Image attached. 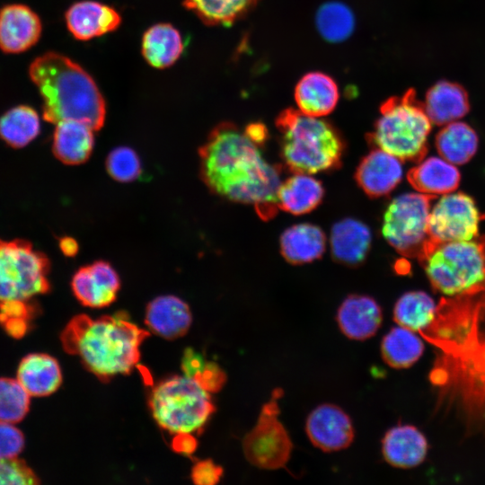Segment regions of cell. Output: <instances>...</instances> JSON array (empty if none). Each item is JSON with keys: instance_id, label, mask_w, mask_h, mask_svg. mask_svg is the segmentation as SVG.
I'll return each instance as SVG.
<instances>
[{"instance_id": "2", "label": "cell", "mask_w": 485, "mask_h": 485, "mask_svg": "<svg viewBox=\"0 0 485 485\" xmlns=\"http://www.w3.org/2000/svg\"><path fill=\"white\" fill-rule=\"evenodd\" d=\"M429 378L468 428H485V301L439 349Z\"/></svg>"}, {"instance_id": "35", "label": "cell", "mask_w": 485, "mask_h": 485, "mask_svg": "<svg viewBox=\"0 0 485 485\" xmlns=\"http://www.w3.org/2000/svg\"><path fill=\"white\" fill-rule=\"evenodd\" d=\"M316 26L328 41L340 42L349 37L355 27V18L350 9L339 2L322 4L316 13Z\"/></svg>"}, {"instance_id": "36", "label": "cell", "mask_w": 485, "mask_h": 485, "mask_svg": "<svg viewBox=\"0 0 485 485\" xmlns=\"http://www.w3.org/2000/svg\"><path fill=\"white\" fill-rule=\"evenodd\" d=\"M30 396L17 379L0 378V422L21 421L29 410Z\"/></svg>"}, {"instance_id": "30", "label": "cell", "mask_w": 485, "mask_h": 485, "mask_svg": "<svg viewBox=\"0 0 485 485\" xmlns=\"http://www.w3.org/2000/svg\"><path fill=\"white\" fill-rule=\"evenodd\" d=\"M435 145L440 156L454 165L468 163L476 154L479 137L467 123L454 121L442 126Z\"/></svg>"}, {"instance_id": "34", "label": "cell", "mask_w": 485, "mask_h": 485, "mask_svg": "<svg viewBox=\"0 0 485 485\" xmlns=\"http://www.w3.org/2000/svg\"><path fill=\"white\" fill-rule=\"evenodd\" d=\"M257 0H184V6L207 25H229L247 13Z\"/></svg>"}, {"instance_id": "11", "label": "cell", "mask_w": 485, "mask_h": 485, "mask_svg": "<svg viewBox=\"0 0 485 485\" xmlns=\"http://www.w3.org/2000/svg\"><path fill=\"white\" fill-rule=\"evenodd\" d=\"M283 392L280 388L272 392L270 400L261 407L256 425L242 440L247 461L260 469L283 468L291 455L292 441L278 419V401Z\"/></svg>"}, {"instance_id": "28", "label": "cell", "mask_w": 485, "mask_h": 485, "mask_svg": "<svg viewBox=\"0 0 485 485\" xmlns=\"http://www.w3.org/2000/svg\"><path fill=\"white\" fill-rule=\"evenodd\" d=\"M326 246V237L321 228L303 223L292 225L281 235L280 249L291 263L302 264L320 258Z\"/></svg>"}, {"instance_id": "13", "label": "cell", "mask_w": 485, "mask_h": 485, "mask_svg": "<svg viewBox=\"0 0 485 485\" xmlns=\"http://www.w3.org/2000/svg\"><path fill=\"white\" fill-rule=\"evenodd\" d=\"M306 434L312 444L323 452H335L348 447L355 432L349 416L334 404H322L308 416Z\"/></svg>"}, {"instance_id": "23", "label": "cell", "mask_w": 485, "mask_h": 485, "mask_svg": "<svg viewBox=\"0 0 485 485\" xmlns=\"http://www.w3.org/2000/svg\"><path fill=\"white\" fill-rule=\"evenodd\" d=\"M460 179L454 164L435 156L423 158L408 172V181L418 192L435 197L454 192Z\"/></svg>"}, {"instance_id": "16", "label": "cell", "mask_w": 485, "mask_h": 485, "mask_svg": "<svg viewBox=\"0 0 485 485\" xmlns=\"http://www.w3.org/2000/svg\"><path fill=\"white\" fill-rule=\"evenodd\" d=\"M70 33L79 40H89L115 31L121 22L119 13L112 7L96 1H80L66 12Z\"/></svg>"}, {"instance_id": "6", "label": "cell", "mask_w": 485, "mask_h": 485, "mask_svg": "<svg viewBox=\"0 0 485 485\" xmlns=\"http://www.w3.org/2000/svg\"><path fill=\"white\" fill-rule=\"evenodd\" d=\"M282 155L294 172L313 174L335 167L343 145L334 128L321 117L287 109L277 119Z\"/></svg>"}, {"instance_id": "20", "label": "cell", "mask_w": 485, "mask_h": 485, "mask_svg": "<svg viewBox=\"0 0 485 485\" xmlns=\"http://www.w3.org/2000/svg\"><path fill=\"white\" fill-rule=\"evenodd\" d=\"M422 103L432 124L437 126L457 121L470 110L469 95L464 87L446 80L429 87Z\"/></svg>"}, {"instance_id": "10", "label": "cell", "mask_w": 485, "mask_h": 485, "mask_svg": "<svg viewBox=\"0 0 485 485\" xmlns=\"http://www.w3.org/2000/svg\"><path fill=\"white\" fill-rule=\"evenodd\" d=\"M435 196L420 192L403 193L387 206L382 234L400 254L416 258L424 255L428 244V217Z\"/></svg>"}, {"instance_id": "17", "label": "cell", "mask_w": 485, "mask_h": 485, "mask_svg": "<svg viewBox=\"0 0 485 485\" xmlns=\"http://www.w3.org/2000/svg\"><path fill=\"white\" fill-rule=\"evenodd\" d=\"M401 160L377 147L359 163L356 179L363 190L371 197L390 193L401 181Z\"/></svg>"}, {"instance_id": "15", "label": "cell", "mask_w": 485, "mask_h": 485, "mask_svg": "<svg viewBox=\"0 0 485 485\" xmlns=\"http://www.w3.org/2000/svg\"><path fill=\"white\" fill-rule=\"evenodd\" d=\"M42 24L39 15L21 4L0 9V49L17 54L34 46L40 38Z\"/></svg>"}, {"instance_id": "21", "label": "cell", "mask_w": 485, "mask_h": 485, "mask_svg": "<svg viewBox=\"0 0 485 485\" xmlns=\"http://www.w3.org/2000/svg\"><path fill=\"white\" fill-rule=\"evenodd\" d=\"M192 317L189 305L174 295H162L152 300L146 311L145 322L155 334L174 340L190 329Z\"/></svg>"}, {"instance_id": "45", "label": "cell", "mask_w": 485, "mask_h": 485, "mask_svg": "<svg viewBox=\"0 0 485 485\" xmlns=\"http://www.w3.org/2000/svg\"><path fill=\"white\" fill-rule=\"evenodd\" d=\"M245 132L256 142L260 144L266 137L267 131L261 124H252L247 127Z\"/></svg>"}, {"instance_id": "3", "label": "cell", "mask_w": 485, "mask_h": 485, "mask_svg": "<svg viewBox=\"0 0 485 485\" xmlns=\"http://www.w3.org/2000/svg\"><path fill=\"white\" fill-rule=\"evenodd\" d=\"M148 336L126 313L118 312L97 319L78 314L60 339L66 353L77 356L88 371L106 382L133 370L140 360V346Z\"/></svg>"}, {"instance_id": "19", "label": "cell", "mask_w": 485, "mask_h": 485, "mask_svg": "<svg viewBox=\"0 0 485 485\" xmlns=\"http://www.w3.org/2000/svg\"><path fill=\"white\" fill-rule=\"evenodd\" d=\"M428 443L424 434L412 425H398L390 428L382 440L384 460L392 466L413 468L424 462Z\"/></svg>"}, {"instance_id": "32", "label": "cell", "mask_w": 485, "mask_h": 485, "mask_svg": "<svg viewBox=\"0 0 485 485\" xmlns=\"http://www.w3.org/2000/svg\"><path fill=\"white\" fill-rule=\"evenodd\" d=\"M424 344L417 332L398 326L390 330L381 342L384 361L395 369L408 368L422 356Z\"/></svg>"}, {"instance_id": "1", "label": "cell", "mask_w": 485, "mask_h": 485, "mask_svg": "<svg viewBox=\"0 0 485 485\" xmlns=\"http://www.w3.org/2000/svg\"><path fill=\"white\" fill-rule=\"evenodd\" d=\"M199 157L201 178L214 193L252 205L263 217L276 212L279 170L245 131L227 122L218 125L200 147Z\"/></svg>"}, {"instance_id": "12", "label": "cell", "mask_w": 485, "mask_h": 485, "mask_svg": "<svg viewBox=\"0 0 485 485\" xmlns=\"http://www.w3.org/2000/svg\"><path fill=\"white\" fill-rule=\"evenodd\" d=\"M484 218L471 196L463 192L443 195L430 209L428 248L433 244L479 236L480 223Z\"/></svg>"}, {"instance_id": "29", "label": "cell", "mask_w": 485, "mask_h": 485, "mask_svg": "<svg viewBox=\"0 0 485 485\" xmlns=\"http://www.w3.org/2000/svg\"><path fill=\"white\" fill-rule=\"evenodd\" d=\"M182 38L179 31L169 23L151 26L142 38V55L153 67L171 66L183 51Z\"/></svg>"}, {"instance_id": "4", "label": "cell", "mask_w": 485, "mask_h": 485, "mask_svg": "<svg viewBox=\"0 0 485 485\" xmlns=\"http://www.w3.org/2000/svg\"><path fill=\"white\" fill-rule=\"evenodd\" d=\"M29 75L42 98L43 118L50 123L81 121L102 128L106 104L92 76L69 57L47 52L35 58Z\"/></svg>"}, {"instance_id": "8", "label": "cell", "mask_w": 485, "mask_h": 485, "mask_svg": "<svg viewBox=\"0 0 485 485\" xmlns=\"http://www.w3.org/2000/svg\"><path fill=\"white\" fill-rule=\"evenodd\" d=\"M431 128L423 103L418 101L415 90L409 89L382 104L370 140L401 161L417 163L428 150Z\"/></svg>"}, {"instance_id": "22", "label": "cell", "mask_w": 485, "mask_h": 485, "mask_svg": "<svg viewBox=\"0 0 485 485\" xmlns=\"http://www.w3.org/2000/svg\"><path fill=\"white\" fill-rule=\"evenodd\" d=\"M295 100L303 113L323 117L330 114L338 103V86L331 76L321 72H311L296 84Z\"/></svg>"}, {"instance_id": "9", "label": "cell", "mask_w": 485, "mask_h": 485, "mask_svg": "<svg viewBox=\"0 0 485 485\" xmlns=\"http://www.w3.org/2000/svg\"><path fill=\"white\" fill-rule=\"evenodd\" d=\"M149 407L159 426L174 434L201 428L215 411L209 392L185 375L157 384L151 392Z\"/></svg>"}, {"instance_id": "25", "label": "cell", "mask_w": 485, "mask_h": 485, "mask_svg": "<svg viewBox=\"0 0 485 485\" xmlns=\"http://www.w3.org/2000/svg\"><path fill=\"white\" fill-rule=\"evenodd\" d=\"M370 229L361 221L345 218L337 222L330 235L331 251L340 262L357 265L362 262L371 245Z\"/></svg>"}, {"instance_id": "24", "label": "cell", "mask_w": 485, "mask_h": 485, "mask_svg": "<svg viewBox=\"0 0 485 485\" xmlns=\"http://www.w3.org/2000/svg\"><path fill=\"white\" fill-rule=\"evenodd\" d=\"M93 129L77 120H63L56 124L53 134L54 155L68 165L86 162L94 146Z\"/></svg>"}, {"instance_id": "7", "label": "cell", "mask_w": 485, "mask_h": 485, "mask_svg": "<svg viewBox=\"0 0 485 485\" xmlns=\"http://www.w3.org/2000/svg\"><path fill=\"white\" fill-rule=\"evenodd\" d=\"M419 262L432 288L445 296L485 291V235L430 245Z\"/></svg>"}, {"instance_id": "27", "label": "cell", "mask_w": 485, "mask_h": 485, "mask_svg": "<svg viewBox=\"0 0 485 485\" xmlns=\"http://www.w3.org/2000/svg\"><path fill=\"white\" fill-rule=\"evenodd\" d=\"M323 188L312 174L295 172L281 182L278 194V207L294 215L306 214L322 201Z\"/></svg>"}, {"instance_id": "26", "label": "cell", "mask_w": 485, "mask_h": 485, "mask_svg": "<svg viewBox=\"0 0 485 485\" xmlns=\"http://www.w3.org/2000/svg\"><path fill=\"white\" fill-rule=\"evenodd\" d=\"M17 380L31 396H47L60 386L61 368L58 362L49 355L30 354L20 362Z\"/></svg>"}, {"instance_id": "38", "label": "cell", "mask_w": 485, "mask_h": 485, "mask_svg": "<svg viewBox=\"0 0 485 485\" xmlns=\"http://www.w3.org/2000/svg\"><path fill=\"white\" fill-rule=\"evenodd\" d=\"M40 482L37 475L17 457L0 458V484L2 485H33Z\"/></svg>"}, {"instance_id": "42", "label": "cell", "mask_w": 485, "mask_h": 485, "mask_svg": "<svg viewBox=\"0 0 485 485\" xmlns=\"http://www.w3.org/2000/svg\"><path fill=\"white\" fill-rule=\"evenodd\" d=\"M205 362V358L200 354L189 348L183 353L181 368L185 375L192 378L200 370Z\"/></svg>"}, {"instance_id": "5", "label": "cell", "mask_w": 485, "mask_h": 485, "mask_svg": "<svg viewBox=\"0 0 485 485\" xmlns=\"http://www.w3.org/2000/svg\"><path fill=\"white\" fill-rule=\"evenodd\" d=\"M48 258L25 240L0 239V323L16 339L36 313L33 299L50 289Z\"/></svg>"}, {"instance_id": "33", "label": "cell", "mask_w": 485, "mask_h": 485, "mask_svg": "<svg viewBox=\"0 0 485 485\" xmlns=\"http://www.w3.org/2000/svg\"><path fill=\"white\" fill-rule=\"evenodd\" d=\"M40 131V117L31 106L13 107L0 117V137L13 148L24 147Z\"/></svg>"}, {"instance_id": "31", "label": "cell", "mask_w": 485, "mask_h": 485, "mask_svg": "<svg viewBox=\"0 0 485 485\" xmlns=\"http://www.w3.org/2000/svg\"><path fill=\"white\" fill-rule=\"evenodd\" d=\"M436 309L437 304L428 293L409 291L395 303L393 320L399 326L420 334L435 320Z\"/></svg>"}, {"instance_id": "44", "label": "cell", "mask_w": 485, "mask_h": 485, "mask_svg": "<svg viewBox=\"0 0 485 485\" xmlns=\"http://www.w3.org/2000/svg\"><path fill=\"white\" fill-rule=\"evenodd\" d=\"M59 248L64 255L72 257L77 253L78 244L75 239L66 236L60 239Z\"/></svg>"}, {"instance_id": "37", "label": "cell", "mask_w": 485, "mask_h": 485, "mask_svg": "<svg viewBox=\"0 0 485 485\" xmlns=\"http://www.w3.org/2000/svg\"><path fill=\"white\" fill-rule=\"evenodd\" d=\"M110 176L119 182H131L142 174L138 154L128 146H119L111 150L105 163Z\"/></svg>"}, {"instance_id": "43", "label": "cell", "mask_w": 485, "mask_h": 485, "mask_svg": "<svg viewBox=\"0 0 485 485\" xmlns=\"http://www.w3.org/2000/svg\"><path fill=\"white\" fill-rule=\"evenodd\" d=\"M197 440L190 433H178L172 439V449L180 454H190L197 448Z\"/></svg>"}, {"instance_id": "39", "label": "cell", "mask_w": 485, "mask_h": 485, "mask_svg": "<svg viewBox=\"0 0 485 485\" xmlns=\"http://www.w3.org/2000/svg\"><path fill=\"white\" fill-rule=\"evenodd\" d=\"M24 446L23 434L12 423L0 422V458H14Z\"/></svg>"}, {"instance_id": "40", "label": "cell", "mask_w": 485, "mask_h": 485, "mask_svg": "<svg viewBox=\"0 0 485 485\" xmlns=\"http://www.w3.org/2000/svg\"><path fill=\"white\" fill-rule=\"evenodd\" d=\"M192 378L209 393L220 391L226 382L225 373L216 363L210 361H206Z\"/></svg>"}, {"instance_id": "18", "label": "cell", "mask_w": 485, "mask_h": 485, "mask_svg": "<svg viewBox=\"0 0 485 485\" xmlns=\"http://www.w3.org/2000/svg\"><path fill=\"white\" fill-rule=\"evenodd\" d=\"M383 321L380 305L370 296H348L337 312L341 332L350 340H364L373 337Z\"/></svg>"}, {"instance_id": "14", "label": "cell", "mask_w": 485, "mask_h": 485, "mask_svg": "<svg viewBox=\"0 0 485 485\" xmlns=\"http://www.w3.org/2000/svg\"><path fill=\"white\" fill-rule=\"evenodd\" d=\"M71 287L82 304L101 308L115 301L120 287V280L110 263L97 260L75 271L72 278Z\"/></svg>"}, {"instance_id": "41", "label": "cell", "mask_w": 485, "mask_h": 485, "mask_svg": "<svg viewBox=\"0 0 485 485\" xmlns=\"http://www.w3.org/2000/svg\"><path fill=\"white\" fill-rule=\"evenodd\" d=\"M223 474L221 466L212 460L198 462L192 468L191 479L198 485H215L218 483Z\"/></svg>"}]
</instances>
